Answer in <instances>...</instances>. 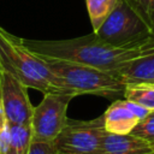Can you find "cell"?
<instances>
[{"label": "cell", "mask_w": 154, "mask_h": 154, "mask_svg": "<svg viewBox=\"0 0 154 154\" xmlns=\"http://www.w3.org/2000/svg\"><path fill=\"white\" fill-rule=\"evenodd\" d=\"M0 70L8 72L28 88L47 93H59L55 88L57 77L46 61L30 52L22 37L10 34L0 26Z\"/></svg>", "instance_id": "3957f363"}, {"label": "cell", "mask_w": 154, "mask_h": 154, "mask_svg": "<svg viewBox=\"0 0 154 154\" xmlns=\"http://www.w3.org/2000/svg\"><path fill=\"white\" fill-rule=\"evenodd\" d=\"M75 96L65 93H47L42 101L34 106L31 134L34 141L53 142L67 123V107Z\"/></svg>", "instance_id": "5b68a950"}, {"label": "cell", "mask_w": 154, "mask_h": 154, "mask_svg": "<svg viewBox=\"0 0 154 154\" xmlns=\"http://www.w3.org/2000/svg\"><path fill=\"white\" fill-rule=\"evenodd\" d=\"M0 106L11 124L30 125L34 106L28 95V87L2 70H0Z\"/></svg>", "instance_id": "52a82bcc"}, {"label": "cell", "mask_w": 154, "mask_h": 154, "mask_svg": "<svg viewBox=\"0 0 154 154\" xmlns=\"http://www.w3.org/2000/svg\"><path fill=\"white\" fill-rule=\"evenodd\" d=\"M111 73H113L125 85L154 83V53L130 61Z\"/></svg>", "instance_id": "30bf717a"}, {"label": "cell", "mask_w": 154, "mask_h": 154, "mask_svg": "<svg viewBox=\"0 0 154 154\" xmlns=\"http://www.w3.org/2000/svg\"><path fill=\"white\" fill-rule=\"evenodd\" d=\"M32 141L30 125L11 124V146L8 154H26Z\"/></svg>", "instance_id": "4fadbf2b"}, {"label": "cell", "mask_w": 154, "mask_h": 154, "mask_svg": "<svg viewBox=\"0 0 154 154\" xmlns=\"http://www.w3.org/2000/svg\"><path fill=\"white\" fill-rule=\"evenodd\" d=\"M26 154H58V152L53 142H43V141L32 140Z\"/></svg>", "instance_id": "e0dca14e"}, {"label": "cell", "mask_w": 154, "mask_h": 154, "mask_svg": "<svg viewBox=\"0 0 154 154\" xmlns=\"http://www.w3.org/2000/svg\"><path fill=\"white\" fill-rule=\"evenodd\" d=\"M123 96L125 100L138 103L149 111H154V83L126 84Z\"/></svg>", "instance_id": "8fae6325"}, {"label": "cell", "mask_w": 154, "mask_h": 154, "mask_svg": "<svg viewBox=\"0 0 154 154\" xmlns=\"http://www.w3.org/2000/svg\"><path fill=\"white\" fill-rule=\"evenodd\" d=\"M11 146V123L0 106V154H8Z\"/></svg>", "instance_id": "9a60e30c"}, {"label": "cell", "mask_w": 154, "mask_h": 154, "mask_svg": "<svg viewBox=\"0 0 154 154\" xmlns=\"http://www.w3.org/2000/svg\"><path fill=\"white\" fill-rule=\"evenodd\" d=\"M102 118L105 130L109 134L117 135L130 134L140 122L125 99L113 101L102 114Z\"/></svg>", "instance_id": "9c48e42d"}, {"label": "cell", "mask_w": 154, "mask_h": 154, "mask_svg": "<svg viewBox=\"0 0 154 154\" xmlns=\"http://www.w3.org/2000/svg\"><path fill=\"white\" fill-rule=\"evenodd\" d=\"M40 58L46 61L49 70L57 77L55 88L59 93L73 96L93 94L108 99L123 95L124 93L125 84L108 71L70 60L47 57Z\"/></svg>", "instance_id": "7a4b0ae2"}, {"label": "cell", "mask_w": 154, "mask_h": 154, "mask_svg": "<svg viewBox=\"0 0 154 154\" xmlns=\"http://www.w3.org/2000/svg\"><path fill=\"white\" fill-rule=\"evenodd\" d=\"M22 42L38 57L70 60L108 72H114L130 61L154 53V32L119 46L101 41L94 32L67 40L22 38Z\"/></svg>", "instance_id": "6da1fadb"}, {"label": "cell", "mask_w": 154, "mask_h": 154, "mask_svg": "<svg viewBox=\"0 0 154 154\" xmlns=\"http://www.w3.org/2000/svg\"><path fill=\"white\" fill-rule=\"evenodd\" d=\"M129 2L154 29V0H129Z\"/></svg>", "instance_id": "2e32d148"}, {"label": "cell", "mask_w": 154, "mask_h": 154, "mask_svg": "<svg viewBox=\"0 0 154 154\" xmlns=\"http://www.w3.org/2000/svg\"><path fill=\"white\" fill-rule=\"evenodd\" d=\"M93 32L101 41L119 46L148 36L154 32V29L138 14L129 0H118L102 25Z\"/></svg>", "instance_id": "277c9868"}, {"label": "cell", "mask_w": 154, "mask_h": 154, "mask_svg": "<svg viewBox=\"0 0 154 154\" xmlns=\"http://www.w3.org/2000/svg\"><path fill=\"white\" fill-rule=\"evenodd\" d=\"M105 132L102 116L91 120L67 119L53 144L58 154H91L100 152Z\"/></svg>", "instance_id": "8992f818"}, {"label": "cell", "mask_w": 154, "mask_h": 154, "mask_svg": "<svg viewBox=\"0 0 154 154\" xmlns=\"http://www.w3.org/2000/svg\"><path fill=\"white\" fill-rule=\"evenodd\" d=\"M130 134L154 143V111H152L146 118L140 120Z\"/></svg>", "instance_id": "5bb4252c"}, {"label": "cell", "mask_w": 154, "mask_h": 154, "mask_svg": "<svg viewBox=\"0 0 154 154\" xmlns=\"http://www.w3.org/2000/svg\"><path fill=\"white\" fill-rule=\"evenodd\" d=\"M91 154H107V153H102V152H96V153H91Z\"/></svg>", "instance_id": "ac0fdd59"}, {"label": "cell", "mask_w": 154, "mask_h": 154, "mask_svg": "<svg viewBox=\"0 0 154 154\" xmlns=\"http://www.w3.org/2000/svg\"><path fill=\"white\" fill-rule=\"evenodd\" d=\"M100 152L107 154H154V143L132 134L117 135L105 132Z\"/></svg>", "instance_id": "ba28073f"}, {"label": "cell", "mask_w": 154, "mask_h": 154, "mask_svg": "<svg viewBox=\"0 0 154 154\" xmlns=\"http://www.w3.org/2000/svg\"><path fill=\"white\" fill-rule=\"evenodd\" d=\"M118 0H85L93 31H96L117 6Z\"/></svg>", "instance_id": "7c38bea8"}]
</instances>
